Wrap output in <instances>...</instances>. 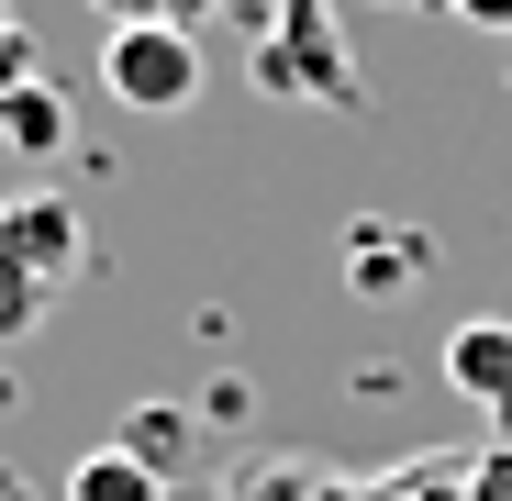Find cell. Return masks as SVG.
<instances>
[{
    "mask_svg": "<svg viewBox=\"0 0 512 501\" xmlns=\"http://www.w3.org/2000/svg\"><path fill=\"white\" fill-rule=\"evenodd\" d=\"M457 23H479V34H512V0H446Z\"/></svg>",
    "mask_w": 512,
    "mask_h": 501,
    "instance_id": "10",
    "label": "cell"
},
{
    "mask_svg": "<svg viewBox=\"0 0 512 501\" xmlns=\"http://www.w3.org/2000/svg\"><path fill=\"white\" fill-rule=\"evenodd\" d=\"M67 501H156V468L134 446H90V457L67 468Z\"/></svg>",
    "mask_w": 512,
    "mask_h": 501,
    "instance_id": "6",
    "label": "cell"
},
{
    "mask_svg": "<svg viewBox=\"0 0 512 501\" xmlns=\"http://www.w3.org/2000/svg\"><path fill=\"white\" fill-rule=\"evenodd\" d=\"M256 90H268V101H334V112L368 101L357 67H346V45H334V12H323V0H290V34L256 45Z\"/></svg>",
    "mask_w": 512,
    "mask_h": 501,
    "instance_id": "3",
    "label": "cell"
},
{
    "mask_svg": "<svg viewBox=\"0 0 512 501\" xmlns=\"http://www.w3.org/2000/svg\"><path fill=\"white\" fill-rule=\"evenodd\" d=\"M0 145H12V156H56V145H67V101L45 90V78L0 90Z\"/></svg>",
    "mask_w": 512,
    "mask_h": 501,
    "instance_id": "5",
    "label": "cell"
},
{
    "mask_svg": "<svg viewBox=\"0 0 512 501\" xmlns=\"http://www.w3.org/2000/svg\"><path fill=\"white\" fill-rule=\"evenodd\" d=\"M446 390H468L479 412H490V424H512V323H457L446 334Z\"/></svg>",
    "mask_w": 512,
    "mask_h": 501,
    "instance_id": "4",
    "label": "cell"
},
{
    "mask_svg": "<svg viewBox=\"0 0 512 501\" xmlns=\"http://www.w3.org/2000/svg\"><path fill=\"white\" fill-rule=\"evenodd\" d=\"M412 268H423V234H357L346 245V279L357 290H401Z\"/></svg>",
    "mask_w": 512,
    "mask_h": 501,
    "instance_id": "7",
    "label": "cell"
},
{
    "mask_svg": "<svg viewBox=\"0 0 512 501\" xmlns=\"http://www.w3.org/2000/svg\"><path fill=\"white\" fill-rule=\"evenodd\" d=\"M90 12L123 34V23H179V34H201V12H212V0H90Z\"/></svg>",
    "mask_w": 512,
    "mask_h": 501,
    "instance_id": "8",
    "label": "cell"
},
{
    "mask_svg": "<svg viewBox=\"0 0 512 501\" xmlns=\"http://www.w3.org/2000/svg\"><path fill=\"white\" fill-rule=\"evenodd\" d=\"M78 257H90V245H78V212H67V201L34 190V201L0 212V346L56 312V290L78 279Z\"/></svg>",
    "mask_w": 512,
    "mask_h": 501,
    "instance_id": "1",
    "label": "cell"
},
{
    "mask_svg": "<svg viewBox=\"0 0 512 501\" xmlns=\"http://www.w3.org/2000/svg\"><path fill=\"white\" fill-rule=\"evenodd\" d=\"M101 78H112V101L123 112H190L201 101V34H179V23H123L112 45H101Z\"/></svg>",
    "mask_w": 512,
    "mask_h": 501,
    "instance_id": "2",
    "label": "cell"
},
{
    "mask_svg": "<svg viewBox=\"0 0 512 501\" xmlns=\"http://www.w3.org/2000/svg\"><path fill=\"white\" fill-rule=\"evenodd\" d=\"M379 12H412V0H379Z\"/></svg>",
    "mask_w": 512,
    "mask_h": 501,
    "instance_id": "11",
    "label": "cell"
},
{
    "mask_svg": "<svg viewBox=\"0 0 512 501\" xmlns=\"http://www.w3.org/2000/svg\"><path fill=\"white\" fill-rule=\"evenodd\" d=\"M34 78V34H23V12H0V90H23Z\"/></svg>",
    "mask_w": 512,
    "mask_h": 501,
    "instance_id": "9",
    "label": "cell"
}]
</instances>
